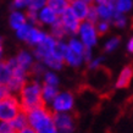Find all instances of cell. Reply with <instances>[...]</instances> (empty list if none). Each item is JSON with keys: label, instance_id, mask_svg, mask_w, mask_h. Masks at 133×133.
Wrapping results in <instances>:
<instances>
[{"label": "cell", "instance_id": "b9f144b4", "mask_svg": "<svg viewBox=\"0 0 133 133\" xmlns=\"http://www.w3.org/2000/svg\"><path fill=\"white\" fill-rule=\"evenodd\" d=\"M85 1H87V3H89V4H90V3H93L94 0H85Z\"/></svg>", "mask_w": 133, "mask_h": 133}, {"label": "cell", "instance_id": "277c9868", "mask_svg": "<svg viewBox=\"0 0 133 133\" xmlns=\"http://www.w3.org/2000/svg\"><path fill=\"white\" fill-rule=\"evenodd\" d=\"M77 34L79 37V39L83 42V44L85 46H88V48H93L94 45L97 44L98 36H99L95 23H92V22H89L87 20L82 21Z\"/></svg>", "mask_w": 133, "mask_h": 133}, {"label": "cell", "instance_id": "6da1fadb", "mask_svg": "<svg viewBox=\"0 0 133 133\" xmlns=\"http://www.w3.org/2000/svg\"><path fill=\"white\" fill-rule=\"evenodd\" d=\"M42 90H43V84L38 81V78L27 81V83L20 92L21 108L23 111L28 112L31 110L45 105L43 101Z\"/></svg>", "mask_w": 133, "mask_h": 133}, {"label": "cell", "instance_id": "f1b7e54d", "mask_svg": "<svg viewBox=\"0 0 133 133\" xmlns=\"http://www.w3.org/2000/svg\"><path fill=\"white\" fill-rule=\"evenodd\" d=\"M118 44H120V38L118 37H114V38H111V39H109V41L106 42V44L104 46L105 51H108V52L114 51L118 46Z\"/></svg>", "mask_w": 133, "mask_h": 133}, {"label": "cell", "instance_id": "52a82bcc", "mask_svg": "<svg viewBox=\"0 0 133 133\" xmlns=\"http://www.w3.org/2000/svg\"><path fill=\"white\" fill-rule=\"evenodd\" d=\"M59 18H60L61 23L64 24L67 34H76V33H78V29H79L82 21L76 16V14L72 11L71 8H69L66 11L62 12L59 16Z\"/></svg>", "mask_w": 133, "mask_h": 133}, {"label": "cell", "instance_id": "4316f807", "mask_svg": "<svg viewBox=\"0 0 133 133\" xmlns=\"http://www.w3.org/2000/svg\"><path fill=\"white\" fill-rule=\"evenodd\" d=\"M112 23L118 27V28H123L126 24H127V18H126L125 14H121V12H115L114 15V18H112Z\"/></svg>", "mask_w": 133, "mask_h": 133}, {"label": "cell", "instance_id": "d590c367", "mask_svg": "<svg viewBox=\"0 0 133 133\" xmlns=\"http://www.w3.org/2000/svg\"><path fill=\"white\" fill-rule=\"evenodd\" d=\"M83 59H84V61H87V62H90V61L93 60L92 48L85 46V50H84V52H83Z\"/></svg>", "mask_w": 133, "mask_h": 133}, {"label": "cell", "instance_id": "5b68a950", "mask_svg": "<svg viewBox=\"0 0 133 133\" xmlns=\"http://www.w3.org/2000/svg\"><path fill=\"white\" fill-rule=\"evenodd\" d=\"M75 99L73 95L70 92H60L56 95V98L50 104L52 114L57 112H70L73 109Z\"/></svg>", "mask_w": 133, "mask_h": 133}, {"label": "cell", "instance_id": "cb8c5ba5", "mask_svg": "<svg viewBox=\"0 0 133 133\" xmlns=\"http://www.w3.org/2000/svg\"><path fill=\"white\" fill-rule=\"evenodd\" d=\"M33 24L29 23V22H27L26 24H23L21 28H18L16 31V36L18 39H21V41H27V38H28L29 36V32H31V29H32Z\"/></svg>", "mask_w": 133, "mask_h": 133}, {"label": "cell", "instance_id": "d6986e66", "mask_svg": "<svg viewBox=\"0 0 133 133\" xmlns=\"http://www.w3.org/2000/svg\"><path fill=\"white\" fill-rule=\"evenodd\" d=\"M46 5L60 16L62 12L70 8V0H48Z\"/></svg>", "mask_w": 133, "mask_h": 133}, {"label": "cell", "instance_id": "d6a6232c", "mask_svg": "<svg viewBox=\"0 0 133 133\" xmlns=\"http://www.w3.org/2000/svg\"><path fill=\"white\" fill-rule=\"evenodd\" d=\"M15 129L12 128L11 122L8 121H0V133H12Z\"/></svg>", "mask_w": 133, "mask_h": 133}, {"label": "cell", "instance_id": "1f68e13d", "mask_svg": "<svg viewBox=\"0 0 133 133\" xmlns=\"http://www.w3.org/2000/svg\"><path fill=\"white\" fill-rule=\"evenodd\" d=\"M29 0H14L12 1V8L15 10H21V9H28Z\"/></svg>", "mask_w": 133, "mask_h": 133}, {"label": "cell", "instance_id": "ac0fdd59", "mask_svg": "<svg viewBox=\"0 0 133 133\" xmlns=\"http://www.w3.org/2000/svg\"><path fill=\"white\" fill-rule=\"evenodd\" d=\"M11 126H12V128L15 129V132H18V131H21V129L26 128L27 126H29L27 112L22 110V111H21V112L11 121Z\"/></svg>", "mask_w": 133, "mask_h": 133}, {"label": "cell", "instance_id": "44dd1931", "mask_svg": "<svg viewBox=\"0 0 133 133\" xmlns=\"http://www.w3.org/2000/svg\"><path fill=\"white\" fill-rule=\"evenodd\" d=\"M66 34H67V32H66V29H65L64 24L61 23L60 18L54 24H51V36L54 37V38H56L57 41H61Z\"/></svg>", "mask_w": 133, "mask_h": 133}, {"label": "cell", "instance_id": "7a4b0ae2", "mask_svg": "<svg viewBox=\"0 0 133 133\" xmlns=\"http://www.w3.org/2000/svg\"><path fill=\"white\" fill-rule=\"evenodd\" d=\"M27 116L29 126L37 133H59L54 122V114L46 109L45 105L28 111Z\"/></svg>", "mask_w": 133, "mask_h": 133}, {"label": "cell", "instance_id": "4dcf8cb0", "mask_svg": "<svg viewBox=\"0 0 133 133\" xmlns=\"http://www.w3.org/2000/svg\"><path fill=\"white\" fill-rule=\"evenodd\" d=\"M95 26H97V31H98V33H99V34H105V33L109 31L110 23H109V21L100 20L97 24H95Z\"/></svg>", "mask_w": 133, "mask_h": 133}, {"label": "cell", "instance_id": "9a60e30c", "mask_svg": "<svg viewBox=\"0 0 133 133\" xmlns=\"http://www.w3.org/2000/svg\"><path fill=\"white\" fill-rule=\"evenodd\" d=\"M46 33L43 32V31H41L39 28H37V27H34L33 26L32 29H31V32H29V36L28 38H27V43H28L29 45H33V46H37V45H39L42 43V42L44 41L45 38H46Z\"/></svg>", "mask_w": 133, "mask_h": 133}, {"label": "cell", "instance_id": "3957f363", "mask_svg": "<svg viewBox=\"0 0 133 133\" xmlns=\"http://www.w3.org/2000/svg\"><path fill=\"white\" fill-rule=\"evenodd\" d=\"M22 111L20 98L15 94H8L0 100V121L11 122Z\"/></svg>", "mask_w": 133, "mask_h": 133}, {"label": "cell", "instance_id": "e575fe53", "mask_svg": "<svg viewBox=\"0 0 133 133\" xmlns=\"http://www.w3.org/2000/svg\"><path fill=\"white\" fill-rule=\"evenodd\" d=\"M103 57H97V59H93L90 62H89V69L90 70H95V69H98L99 66L101 65V62H103Z\"/></svg>", "mask_w": 133, "mask_h": 133}, {"label": "cell", "instance_id": "5bb4252c", "mask_svg": "<svg viewBox=\"0 0 133 133\" xmlns=\"http://www.w3.org/2000/svg\"><path fill=\"white\" fill-rule=\"evenodd\" d=\"M9 21H10V26H11L15 31H17V29L21 28L23 24H26L27 22H28V20H27V15L22 14V12L18 11V10H15V11L11 12Z\"/></svg>", "mask_w": 133, "mask_h": 133}, {"label": "cell", "instance_id": "603a6c76", "mask_svg": "<svg viewBox=\"0 0 133 133\" xmlns=\"http://www.w3.org/2000/svg\"><path fill=\"white\" fill-rule=\"evenodd\" d=\"M67 44H69V48L71 49V50L83 55V52H84V50H85V45L83 44V42H82L79 38H71Z\"/></svg>", "mask_w": 133, "mask_h": 133}, {"label": "cell", "instance_id": "2e32d148", "mask_svg": "<svg viewBox=\"0 0 133 133\" xmlns=\"http://www.w3.org/2000/svg\"><path fill=\"white\" fill-rule=\"evenodd\" d=\"M59 89L57 85H49V84H43V90H42V95H43V101L44 104H51L52 100L56 98L59 94Z\"/></svg>", "mask_w": 133, "mask_h": 133}, {"label": "cell", "instance_id": "30bf717a", "mask_svg": "<svg viewBox=\"0 0 133 133\" xmlns=\"http://www.w3.org/2000/svg\"><path fill=\"white\" fill-rule=\"evenodd\" d=\"M57 20H59V15L54 10H51V9L49 8L48 5L38 12V22L42 24H49V26H51Z\"/></svg>", "mask_w": 133, "mask_h": 133}, {"label": "cell", "instance_id": "f35d334b", "mask_svg": "<svg viewBox=\"0 0 133 133\" xmlns=\"http://www.w3.org/2000/svg\"><path fill=\"white\" fill-rule=\"evenodd\" d=\"M127 50H128L131 54H133V37L128 41V43H127Z\"/></svg>", "mask_w": 133, "mask_h": 133}, {"label": "cell", "instance_id": "ab89813d", "mask_svg": "<svg viewBox=\"0 0 133 133\" xmlns=\"http://www.w3.org/2000/svg\"><path fill=\"white\" fill-rule=\"evenodd\" d=\"M94 1H95L98 5L99 4H105V3H112L111 0H94Z\"/></svg>", "mask_w": 133, "mask_h": 133}, {"label": "cell", "instance_id": "ee69618b", "mask_svg": "<svg viewBox=\"0 0 133 133\" xmlns=\"http://www.w3.org/2000/svg\"><path fill=\"white\" fill-rule=\"evenodd\" d=\"M12 133H16V132H12Z\"/></svg>", "mask_w": 133, "mask_h": 133}, {"label": "cell", "instance_id": "ffe728a7", "mask_svg": "<svg viewBox=\"0 0 133 133\" xmlns=\"http://www.w3.org/2000/svg\"><path fill=\"white\" fill-rule=\"evenodd\" d=\"M12 77V70L11 67L6 64V61H3L0 64V84H4L6 85L10 82Z\"/></svg>", "mask_w": 133, "mask_h": 133}, {"label": "cell", "instance_id": "83f0119b", "mask_svg": "<svg viewBox=\"0 0 133 133\" xmlns=\"http://www.w3.org/2000/svg\"><path fill=\"white\" fill-rule=\"evenodd\" d=\"M31 72L34 76H43L46 72L45 71V64L42 62V61H37V64H33L32 69H31Z\"/></svg>", "mask_w": 133, "mask_h": 133}, {"label": "cell", "instance_id": "e0dca14e", "mask_svg": "<svg viewBox=\"0 0 133 133\" xmlns=\"http://www.w3.org/2000/svg\"><path fill=\"white\" fill-rule=\"evenodd\" d=\"M84 61L83 59V55L82 54H78V52L73 51L71 49H67V51H66V55H65V62L70 66H72V67H78V66H81L82 62Z\"/></svg>", "mask_w": 133, "mask_h": 133}, {"label": "cell", "instance_id": "8d00e7d4", "mask_svg": "<svg viewBox=\"0 0 133 133\" xmlns=\"http://www.w3.org/2000/svg\"><path fill=\"white\" fill-rule=\"evenodd\" d=\"M8 94H10V90L8 89V87L4 84H0V100L4 97H6Z\"/></svg>", "mask_w": 133, "mask_h": 133}, {"label": "cell", "instance_id": "f546056e", "mask_svg": "<svg viewBox=\"0 0 133 133\" xmlns=\"http://www.w3.org/2000/svg\"><path fill=\"white\" fill-rule=\"evenodd\" d=\"M99 20H100V18H99V15H98L97 6H90V10H89L88 16H87V21L97 24L98 22H99Z\"/></svg>", "mask_w": 133, "mask_h": 133}, {"label": "cell", "instance_id": "74e56055", "mask_svg": "<svg viewBox=\"0 0 133 133\" xmlns=\"http://www.w3.org/2000/svg\"><path fill=\"white\" fill-rule=\"evenodd\" d=\"M16 133H37V132L34 131V128L31 127V126H27L26 128L21 129V131H18V132H16Z\"/></svg>", "mask_w": 133, "mask_h": 133}, {"label": "cell", "instance_id": "836d02e7", "mask_svg": "<svg viewBox=\"0 0 133 133\" xmlns=\"http://www.w3.org/2000/svg\"><path fill=\"white\" fill-rule=\"evenodd\" d=\"M27 20H28L29 23H32V24L37 23L38 22V12L28 10V12H27Z\"/></svg>", "mask_w": 133, "mask_h": 133}, {"label": "cell", "instance_id": "7402d4cb", "mask_svg": "<svg viewBox=\"0 0 133 133\" xmlns=\"http://www.w3.org/2000/svg\"><path fill=\"white\" fill-rule=\"evenodd\" d=\"M115 9L117 12L121 14H126V12L131 11V9L133 6L132 0H115Z\"/></svg>", "mask_w": 133, "mask_h": 133}, {"label": "cell", "instance_id": "9c48e42d", "mask_svg": "<svg viewBox=\"0 0 133 133\" xmlns=\"http://www.w3.org/2000/svg\"><path fill=\"white\" fill-rule=\"evenodd\" d=\"M70 8L81 21H85L90 10V4L85 0H70Z\"/></svg>", "mask_w": 133, "mask_h": 133}, {"label": "cell", "instance_id": "4fadbf2b", "mask_svg": "<svg viewBox=\"0 0 133 133\" xmlns=\"http://www.w3.org/2000/svg\"><path fill=\"white\" fill-rule=\"evenodd\" d=\"M16 59H17L18 65H20L22 69L26 70L27 72L31 71L33 64H34V59H33L32 54H29V52L26 51V50H22V51H20L18 54H17Z\"/></svg>", "mask_w": 133, "mask_h": 133}, {"label": "cell", "instance_id": "8992f818", "mask_svg": "<svg viewBox=\"0 0 133 133\" xmlns=\"http://www.w3.org/2000/svg\"><path fill=\"white\" fill-rule=\"evenodd\" d=\"M56 44H57V39L54 38L51 34H48L46 38L39 45L36 46V50H34V57H36L38 61H43L46 59V57L54 55L55 52V49H56Z\"/></svg>", "mask_w": 133, "mask_h": 133}, {"label": "cell", "instance_id": "8fae6325", "mask_svg": "<svg viewBox=\"0 0 133 133\" xmlns=\"http://www.w3.org/2000/svg\"><path fill=\"white\" fill-rule=\"evenodd\" d=\"M97 10H98L99 18L103 21H112L114 15L116 12V9H115V4L114 3L99 4V5H97Z\"/></svg>", "mask_w": 133, "mask_h": 133}, {"label": "cell", "instance_id": "60d3db41", "mask_svg": "<svg viewBox=\"0 0 133 133\" xmlns=\"http://www.w3.org/2000/svg\"><path fill=\"white\" fill-rule=\"evenodd\" d=\"M3 62V46L0 45V64Z\"/></svg>", "mask_w": 133, "mask_h": 133}, {"label": "cell", "instance_id": "d4e9b609", "mask_svg": "<svg viewBox=\"0 0 133 133\" xmlns=\"http://www.w3.org/2000/svg\"><path fill=\"white\" fill-rule=\"evenodd\" d=\"M43 84L49 85H57L59 84V77L51 71H46L43 75Z\"/></svg>", "mask_w": 133, "mask_h": 133}, {"label": "cell", "instance_id": "ba28073f", "mask_svg": "<svg viewBox=\"0 0 133 133\" xmlns=\"http://www.w3.org/2000/svg\"><path fill=\"white\" fill-rule=\"evenodd\" d=\"M54 122L59 133H72L75 131V121L69 112L54 114Z\"/></svg>", "mask_w": 133, "mask_h": 133}, {"label": "cell", "instance_id": "7bdbcfd3", "mask_svg": "<svg viewBox=\"0 0 133 133\" xmlns=\"http://www.w3.org/2000/svg\"><path fill=\"white\" fill-rule=\"evenodd\" d=\"M0 45H1V38H0Z\"/></svg>", "mask_w": 133, "mask_h": 133}, {"label": "cell", "instance_id": "484cf974", "mask_svg": "<svg viewBox=\"0 0 133 133\" xmlns=\"http://www.w3.org/2000/svg\"><path fill=\"white\" fill-rule=\"evenodd\" d=\"M46 4H48V0H29L28 10L39 12L42 9L46 6Z\"/></svg>", "mask_w": 133, "mask_h": 133}, {"label": "cell", "instance_id": "7c38bea8", "mask_svg": "<svg viewBox=\"0 0 133 133\" xmlns=\"http://www.w3.org/2000/svg\"><path fill=\"white\" fill-rule=\"evenodd\" d=\"M133 78V67L132 66H126L123 67V70L121 71V73L118 75L116 81V88L122 89V88H127L131 83Z\"/></svg>", "mask_w": 133, "mask_h": 133}]
</instances>
